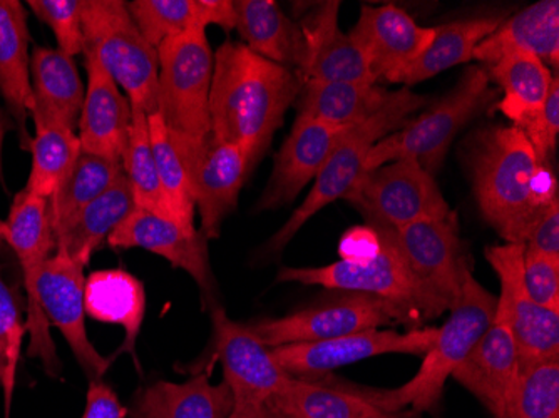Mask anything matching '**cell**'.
Returning a JSON list of instances; mask_svg holds the SVG:
<instances>
[{
    "label": "cell",
    "instance_id": "23",
    "mask_svg": "<svg viewBox=\"0 0 559 418\" xmlns=\"http://www.w3.org/2000/svg\"><path fill=\"white\" fill-rule=\"evenodd\" d=\"M86 97L81 112V150L121 162L130 138L133 106L93 56H84Z\"/></svg>",
    "mask_w": 559,
    "mask_h": 418
},
{
    "label": "cell",
    "instance_id": "29",
    "mask_svg": "<svg viewBox=\"0 0 559 418\" xmlns=\"http://www.w3.org/2000/svg\"><path fill=\"white\" fill-rule=\"evenodd\" d=\"M138 29L151 46L188 31L218 25L226 33L235 31L231 0H133L126 2Z\"/></svg>",
    "mask_w": 559,
    "mask_h": 418
},
{
    "label": "cell",
    "instance_id": "50",
    "mask_svg": "<svg viewBox=\"0 0 559 418\" xmlns=\"http://www.w3.org/2000/svg\"><path fill=\"white\" fill-rule=\"evenodd\" d=\"M5 243H8L5 241V222L0 219V248L4 247Z\"/></svg>",
    "mask_w": 559,
    "mask_h": 418
},
{
    "label": "cell",
    "instance_id": "36",
    "mask_svg": "<svg viewBox=\"0 0 559 418\" xmlns=\"http://www.w3.org/2000/svg\"><path fill=\"white\" fill-rule=\"evenodd\" d=\"M122 172L121 162L81 150L61 187L49 198L52 238L80 215L87 204L109 190Z\"/></svg>",
    "mask_w": 559,
    "mask_h": 418
},
{
    "label": "cell",
    "instance_id": "8",
    "mask_svg": "<svg viewBox=\"0 0 559 418\" xmlns=\"http://www.w3.org/2000/svg\"><path fill=\"white\" fill-rule=\"evenodd\" d=\"M156 50L158 112L166 128L190 140L209 136L213 52L206 31L169 37Z\"/></svg>",
    "mask_w": 559,
    "mask_h": 418
},
{
    "label": "cell",
    "instance_id": "40",
    "mask_svg": "<svg viewBox=\"0 0 559 418\" xmlns=\"http://www.w3.org/2000/svg\"><path fill=\"white\" fill-rule=\"evenodd\" d=\"M510 418H559V358L520 365Z\"/></svg>",
    "mask_w": 559,
    "mask_h": 418
},
{
    "label": "cell",
    "instance_id": "18",
    "mask_svg": "<svg viewBox=\"0 0 559 418\" xmlns=\"http://www.w3.org/2000/svg\"><path fill=\"white\" fill-rule=\"evenodd\" d=\"M348 36L362 50L376 81L401 84L435 39V27H420L395 5H364Z\"/></svg>",
    "mask_w": 559,
    "mask_h": 418
},
{
    "label": "cell",
    "instance_id": "38",
    "mask_svg": "<svg viewBox=\"0 0 559 418\" xmlns=\"http://www.w3.org/2000/svg\"><path fill=\"white\" fill-rule=\"evenodd\" d=\"M29 150L33 168L24 190L49 201L80 156V136L62 126H36V136L31 140Z\"/></svg>",
    "mask_w": 559,
    "mask_h": 418
},
{
    "label": "cell",
    "instance_id": "41",
    "mask_svg": "<svg viewBox=\"0 0 559 418\" xmlns=\"http://www.w3.org/2000/svg\"><path fill=\"white\" fill-rule=\"evenodd\" d=\"M25 333L27 330L22 323V313L14 291L0 270V389L4 390L8 408L14 392L15 373Z\"/></svg>",
    "mask_w": 559,
    "mask_h": 418
},
{
    "label": "cell",
    "instance_id": "7",
    "mask_svg": "<svg viewBox=\"0 0 559 418\" xmlns=\"http://www.w3.org/2000/svg\"><path fill=\"white\" fill-rule=\"evenodd\" d=\"M498 96L488 71L469 68L451 93L429 111L373 144L366 172L402 158H414L429 175L439 171L455 134Z\"/></svg>",
    "mask_w": 559,
    "mask_h": 418
},
{
    "label": "cell",
    "instance_id": "44",
    "mask_svg": "<svg viewBox=\"0 0 559 418\" xmlns=\"http://www.w3.org/2000/svg\"><path fill=\"white\" fill-rule=\"evenodd\" d=\"M523 282L531 300L559 311V260L524 250Z\"/></svg>",
    "mask_w": 559,
    "mask_h": 418
},
{
    "label": "cell",
    "instance_id": "31",
    "mask_svg": "<svg viewBox=\"0 0 559 418\" xmlns=\"http://www.w3.org/2000/svg\"><path fill=\"white\" fill-rule=\"evenodd\" d=\"M84 310L97 322L111 323L124 330L121 351L134 355L136 339L146 315V291L143 283L124 270H99L84 285Z\"/></svg>",
    "mask_w": 559,
    "mask_h": 418
},
{
    "label": "cell",
    "instance_id": "45",
    "mask_svg": "<svg viewBox=\"0 0 559 418\" xmlns=\"http://www.w3.org/2000/svg\"><path fill=\"white\" fill-rule=\"evenodd\" d=\"M524 250L559 260V198L546 206L527 235Z\"/></svg>",
    "mask_w": 559,
    "mask_h": 418
},
{
    "label": "cell",
    "instance_id": "10",
    "mask_svg": "<svg viewBox=\"0 0 559 418\" xmlns=\"http://www.w3.org/2000/svg\"><path fill=\"white\" fill-rule=\"evenodd\" d=\"M404 323L401 310L382 298L359 291H342L305 310L280 319L251 322L248 329L265 347L313 344L352 333Z\"/></svg>",
    "mask_w": 559,
    "mask_h": 418
},
{
    "label": "cell",
    "instance_id": "25",
    "mask_svg": "<svg viewBox=\"0 0 559 418\" xmlns=\"http://www.w3.org/2000/svg\"><path fill=\"white\" fill-rule=\"evenodd\" d=\"M29 46L24 5L19 0H0V96L15 122L24 150L31 144L25 124L33 111Z\"/></svg>",
    "mask_w": 559,
    "mask_h": 418
},
{
    "label": "cell",
    "instance_id": "43",
    "mask_svg": "<svg viewBox=\"0 0 559 418\" xmlns=\"http://www.w3.org/2000/svg\"><path fill=\"white\" fill-rule=\"evenodd\" d=\"M523 131L524 136L535 150L536 156L543 165H548L552 153L556 150L559 134V81L552 80L551 89L546 97L542 111L536 112L533 118L516 126Z\"/></svg>",
    "mask_w": 559,
    "mask_h": 418
},
{
    "label": "cell",
    "instance_id": "42",
    "mask_svg": "<svg viewBox=\"0 0 559 418\" xmlns=\"http://www.w3.org/2000/svg\"><path fill=\"white\" fill-rule=\"evenodd\" d=\"M84 0H29L27 8L39 21L49 25L58 40V49L75 58L83 55Z\"/></svg>",
    "mask_w": 559,
    "mask_h": 418
},
{
    "label": "cell",
    "instance_id": "22",
    "mask_svg": "<svg viewBox=\"0 0 559 418\" xmlns=\"http://www.w3.org/2000/svg\"><path fill=\"white\" fill-rule=\"evenodd\" d=\"M338 9L341 2H322L298 22L305 37L301 84H377L362 50L341 29Z\"/></svg>",
    "mask_w": 559,
    "mask_h": 418
},
{
    "label": "cell",
    "instance_id": "13",
    "mask_svg": "<svg viewBox=\"0 0 559 418\" xmlns=\"http://www.w3.org/2000/svg\"><path fill=\"white\" fill-rule=\"evenodd\" d=\"M395 241L426 294L445 311L463 295L471 272L469 254L461 240L457 215L426 218L392 228Z\"/></svg>",
    "mask_w": 559,
    "mask_h": 418
},
{
    "label": "cell",
    "instance_id": "28",
    "mask_svg": "<svg viewBox=\"0 0 559 418\" xmlns=\"http://www.w3.org/2000/svg\"><path fill=\"white\" fill-rule=\"evenodd\" d=\"M234 9L235 31L241 44L275 64L300 71L305 37L298 22L273 0H237Z\"/></svg>",
    "mask_w": 559,
    "mask_h": 418
},
{
    "label": "cell",
    "instance_id": "1",
    "mask_svg": "<svg viewBox=\"0 0 559 418\" xmlns=\"http://www.w3.org/2000/svg\"><path fill=\"white\" fill-rule=\"evenodd\" d=\"M300 89L301 80L294 69L255 55L245 44L225 40L213 56V136L237 146L253 171Z\"/></svg>",
    "mask_w": 559,
    "mask_h": 418
},
{
    "label": "cell",
    "instance_id": "11",
    "mask_svg": "<svg viewBox=\"0 0 559 418\" xmlns=\"http://www.w3.org/2000/svg\"><path fill=\"white\" fill-rule=\"evenodd\" d=\"M345 200L357 207L367 222L389 228L452 213L435 176L414 158L397 159L364 172Z\"/></svg>",
    "mask_w": 559,
    "mask_h": 418
},
{
    "label": "cell",
    "instance_id": "5",
    "mask_svg": "<svg viewBox=\"0 0 559 418\" xmlns=\"http://www.w3.org/2000/svg\"><path fill=\"white\" fill-rule=\"evenodd\" d=\"M426 103L427 100L419 94L413 93L411 87H402V89L392 91L391 99L372 118L367 119L362 124L348 128L335 144L334 151L330 153L323 168L320 169L312 190L307 194L304 203L273 235L272 240L266 244V250H284L300 231L301 226L312 219L320 210L334 201L345 200L355 187V182L359 181L366 172L367 154L370 153L373 144L401 129L409 116L424 108Z\"/></svg>",
    "mask_w": 559,
    "mask_h": 418
},
{
    "label": "cell",
    "instance_id": "9",
    "mask_svg": "<svg viewBox=\"0 0 559 418\" xmlns=\"http://www.w3.org/2000/svg\"><path fill=\"white\" fill-rule=\"evenodd\" d=\"M5 241L14 250L24 275V288L27 294L25 330L29 335L27 357L37 358L47 375L56 379L61 373L62 365L37 295V283L44 263L56 250L49 222V201L25 190L15 194L11 212L5 219Z\"/></svg>",
    "mask_w": 559,
    "mask_h": 418
},
{
    "label": "cell",
    "instance_id": "27",
    "mask_svg": "<svg viewBox=\"0 0 559 418\" xmlns=\"http://www.w3.org/2000/svg\"><path fill=\"white\" fill-rule=\"evenodd\" d=\"M234 408L230 386L225 380L210 383L200 373L183 383L159 382L144 386L134 395L131 418H228Z\"/></svg>",
    "mask_w": 559,
    "mask_h": 418
},
{
    "label": "cell",
    "instance_id": "49",
    "mask_svg": "<svg viewBox=\"0 0 559 418\" xmlns=\"http://www.w3.org/2000/svg\"><path fill=\"white\" fill-rule=\"evenodd\" d=\"M259 418H301L298 415L290 414V411L284 410V408H280L275 402L270 398L269 404L263 408L262 414H260Z\"/></svg>",
    "mask_w": 559,
    "mask_h": 418
},
{
    "label": "cell",
    "instance_id": "3",
    "mask_svg": "<svg viewBox=\"0 0 559 418\" xmlns=\"http://www.w3.org/2000/svg\"><path fill=\"white\" fill-rule=\"evenodd\" d=\"M380 237L376 254L360 261L338 260L320 268H282L278 283L325 286L329 290L359 291L382 298L401 310L411 330L445 313L444 308L426 294L402 254L389 226L373 225Z\"/></svg>",
    "mask_w": 559,
    "mask_h": 418
},
{
    "label": "cell",
    "instance_id": "47",
    "mask_svg": "<svg viewBox=\"0 0 559 418\" xmlns=\"http://www.w3.org/2000/svg\"><path fill=\"white\" fill-rule=\"evenodd\" d=\"M379 248V232L372 225L355 226L341 238L338 254L344 261H360L376 254Z\"/></svg>",
    "mask_w": 559,
    "mask_h": 418
},
{
    "label": "cell",
    "instance_id": "24",
    "mask_svg": "<svg viewBox=\"0 0 559 418\" xmlns=\"http://www.w3.org/2000/svg\"><path fill=\"white\" fill-rule=\"evenodd\" d=\"M31 84L34 124H58L75 131L83 112L86 86L74 58L52 47H34Z\"/></svg>",
    "mask_w": 559,
    "mask_h": 418
},
{
    "label": "cell",
    "instance_id": "12",
    "mask_svg": "<svg viewBox=\"0 0 559 418\" xmlns=\"http://www.w3.org/2000/svg\"><path fill=\"white\" fill-rule=\"evenodd\" d=\"M216 357L230 386L234 408L228 418H259L270 398L290 380L248 325L234 322L225 308L212 304Z\"/></svg>",
    "mask_w": 559,
    "mask_h": 418
},
{
    "label": "cell",
    "instance_id": "26",
    "mask_svg": "<svg viewBox=\"0 0 559 418\" xmlns=\"http://www.w3.org/2000/svg\"><path fill=\"white\" fill-rule=\"evenodd\" d=\"M527 52L546 65L559 64V2L542 0L504 19L474 50L473 59L495 64L502 56Z\"/></svg>",
    "mask_w": 559,
    "mask_h": 418
},
{
    "label": "cell",
    "instance_id": "4",
    "mask_svg": "<svg viewBox=\"0 0 559 418\" xmlns=\"http://www.w3.org/2000/svg\"><path fill=\"white\" fill-rule=\"evenodd\" d=\"M495 295L473 275L464 283L463 295L451 308L448 322L439 329L435 347L424 355L419 372L413 380L389 392H367L370 402L389 411L413 407L417 414L435 410L441 402L442 390L464 358L473 350L477 339L485 335L495 317Z\"/></svg>",
    "mask_w": 559,
    "mask_h": 418
},
{
    "label": "cell",
    "instance_id": "34",
    "mask_svg": "<svg viewBox=\"0 0 559 418\" xmlns=\"http://www.w3.org/2000/svg\"><path fill=\"white\" fill-rule=\"evenodd\" d=\"M488 74L502 93L498 109L513 126L523 124L542 111L556 77L542 59L527 52L502 56Z\"/></svg>",
    "mask_w": 559,
    "mask_h": 418
},
{
    "label": "cell",
    "instance_id": "6",
    "mask_svg": "<svg viewBox=\"0 0 559 418\" xmlns=\"http://www.w3.org/2000/svg\"><path fill=\"white\" fill-rule=\"evenodd\" d=\"M83 56H93L133 108L158 112V50L144 39L121 0H84Z\"/></svg>",
    "mask_w": 559,
    "mask_h": 418
},
{
    "label": "cell",
    "instance_id": "30",
    "mask_svg": "<svg viewBox=\"0 0 559 418\" xmlns=\"http://www.w3.org/2000/svg\"><path fill=\"white\" fill-rule=\"evenodd\" d=\"M280 408L301 418H420L414 410L389 411L369 401L366 390L354 392L319 379L290 377L273 395Z\"/></svg>",
    "mask_w": 559,
    "mask_h": 418
},
{
    "label": "cell",
    "instance_id": "46",
    "mask_svg": "<svg viewBox=\"0 0 559 418\" xmlns=\"http://www.w3.org/2000/svg\"><path fill=\"white\" fill-rule=\"evenodd\" d=\"M128 411L108 383L103 379L90 380L86 408L81 418H126Z\"/></svg>",
    "mask_w": 559,
    "mask_h": 418
},
{
    "label": "cell",
    "instance_id": "21",
    "mask_svg": "<svg viewBox=\"0 0 559 418\" xmlns=\"http://www.w3.org/2000/svg\"><path fill=\"white\" fill-rule=\"evenodd\" d=\"M347 129L298 115L284 146L275 154L272 176L257 203V212L287 206L309 182L316 181Z\"/></svg>",
    "mask_w": 559,
    "mask_h": 418
},
{
    "label": "cell",
    "instance_id": "14",
    "mask_svg": "<svg viewBox=\"0 0 559 418\" xmlns=\"http://www.w3.org/2000/svg\"><path fill=\"white\" fill-rule=\"evenodd\" d=\"M439 329L424 326L409 332L395 330H366L338 338L323 339L313 344L282 345L270 348L276 363L297 379H317L345 365L379 355L404 354L424 357L435 347Z\"/></svg>",
    "mask_w": 559,
    "mask_h": 418
},
{
    "label": "cell",
    "instance_id": "39",
    "mask_svg": "<svg viewBox=\"0 0 559 418\" xmlns=\"http://www.w3.org/2000/svg\"><path fill=\"white\" fill-rule=\"evenodd\" d=\"M121 163L122 171L133 191L136 207L171 218L168 207H166L165 194H163L158 169H156L155 154L151 146L147 116L141 109L133 108L130 138H128V146L122 154Z\"/></svg>",
    "mask_w": 559,
    "mask_h": 418
},
{
    "label": "cell",
    "instance_id": "33",
    "mask_svg": "<svg viewBox=\"0 0 559 418\" xmlns=\"http://www.w3.org/2000/svg\"><path fill=\"white\" fill-rule=\"evenodd\" d=\"M391 96L392 91L377 84L304 83L298 94V115L352 128L372 118Z\"/></svg>",
    "mask_w": 559,
    "mask_h": 418
},
{
    "label": "cell",
    "instance_id": "17",
    "mask_svg": "<svg viewBox=\"0 0 559 418\" xmlns=\"http://www.w3.org/2000/svg\"><path fill=\"white\" fill-rule=\"evenodd\" d=\"M84 285V266L66 254L55 253L44 263L37 295L49 325L62 333L90 380H96L108 372L111 360L103 357L87 336Z\"/></svg>",
    "mask_w": 559,
    "mask_h": 418
},
{
    "label": "cell",
    "instance_id": "37",
    "mask_svg": "<svg viewBox=\"0 0 559 418\" xmlns=\"http://www.w3.org/2000/svg\"><path fill=\"white\" fill-rule=\"evenodd\" d=\"M151 146L155 154L156 169L165 194L169 216L188 231L194 228V200L191 191L190 175L171 131L166 128L159 112L147 116Z\"/></svg>",
    "mask_w": 559,
    "mask_h": 418
},
{
    "label": "cell",
    "instance_id": "35",
    "mask_svg": "<svg viewBox=\"0 0 559 418\" xmlns=\"http://www.w3.org/2000/svg\"><path fill=\"white\" fill-rule=\"evenodd\" d=\"M502 21L504 17L501 15H480L435 27V39L426 52L411 65L409 71L405 72L401 84L411 87L454 65L469 62L476 47L488 39Z\"/></svg>",
    "mask_w": 559,
    "mask_h": 418
},
{
    "label": "cell",
    "instance_id": "32",
    "mask_svg": "<svg viewBox=\"0 0 559 418\" xmlns=\"http://www.w3.org/2000/svg\"><path fill=\"white\" fill-rule=\"evenodd\" d=\"M133 191L124 172L109 190L87 204L64 229L55 237V253L66 254L86 266L94 251L99 250L111 232L133 212Z\"/></svg>",
    "mask_w": 559,
    "mask_h": 418
},
{
    "label": "cell",
    "instance_id": "48",
    "mask_svg": "<svg viewBox=\"0 0 559 418\" xmlns=\"http://www.w3.org/2000/svg\"><path fill=\"white\" fill-rule=\"evenodd\" d=\"M14 129L11 116L5 115L4 109L0 108V184H4V166H2V151H4L5 134Z\"/></svg>",
    "mask_w": 559,
    "mask_h": 418
},
{
    "label": "cell",
    "instance_id": "19",
    "mask_svg": "<svg viewBox=\"0 0 559 418\" xmlns=\"http://www.w3.org/2000/svg\"><path fill=\"white\" fill-rule=\"evenodd\" d=\"M108 244L111 248H140L159 254L198 283L205 307L216 303L213 298L215 278L210 266L206 238L201 231H188L168 216L134 207L111 232Z\"/></svg>",
    "mask_w": 559,
    "mask_h": 418
},
{
    "label": "cell",
    "instance_id": "2",
    "mask_svg": "<svg viewBox=\"0 0 559 418\" xmlns=\"http://www.w3.org/2000/svg\"><path fill=\"white\" fill-rule=\"evenodd\" d=\"M474 196L506 243H526L546 206L558 198L555 178L516 126L477 129L463 144Z\"/></svg>",
    "mask_w": 559,
    "mask_h": 418
},
{
    "label": "cell",
    "instance_id": "16",
    "mask_svg": "<svg viewBox=\"0 0 559 418\" xmlns=\"http://www.w3.org/2000/svg\"><path fill=\"white\" fill-rule=\"evenodd\" d=\"M523 244L506 243L486 250V260L501 283L496 307L510 322L520 365L559 358V311L531 300L523 282Z\"/></svg>",
    "mask_w": 559,
    "mask_h": 418
},
{
    "label": "cell",
    "instance_id": "20",
    "mask_svg": "<svg viewBox=\"0 0 559 418\" xmlns=\"http://www.w3.org/2000/svg\"><path fill=\"white\" fill-rule=\"evenodd\" d=\"M518 373L520 355L516 342L510 322L496 307L491 325L452 377L485 405L492 418H510Z\"/></svg>",
    "mask_w": 559,
    "mask_h": 418
},
{
    "label": "cell",
    "instance_id": "15",
    "mask_svg": "<svg viewBox=\"0 0 559 418\" xmlns=\"http://www.w3.org/2000/svg\"><path fill=\"white\" fill-rule=\"evenodd\" d=\"M171 134L190 175L194 206L201 216V235L206 240L218 238L223 222L237 207L245 179L251 172L247 156L212 133L201 140Z\"/></svg>",
    "mask_w": 559,
    "mask_h": 418
}]
</instances>
